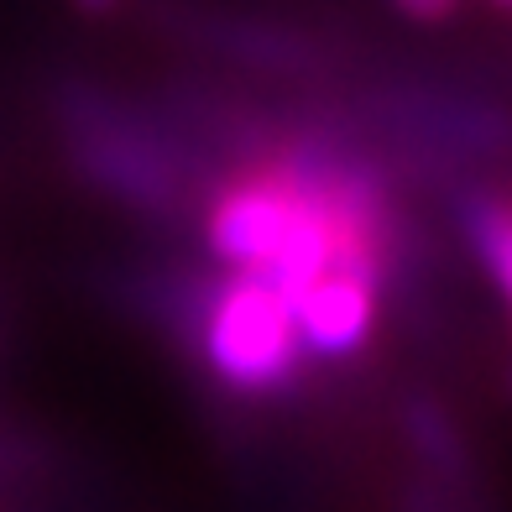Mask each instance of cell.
I'll list each match as a JSON object with an SVG mask.
<instances>
[{"label": "cell", "instance_id": "cell-3", "mask_svg": "<svg viewBox=\"0 0 512 512\" xmlns=\"http://www.w3.org/2000/svg\"><path fill=\"white\" fill-rule=\"evenodd\" d=\"M387 283L366 267H335L324 272L314 288L293 298V319L304 335V351L324 361H345L366 351L371 330H377V309H382Z\"/></svg>", "mask_w": 512, "mask_h": 512}, {"label": "cell", "instance_id": "cell-10", "mask_svg": "<svg viewBox=\"0 0 512 512\" xmlns=\"http://www.w3.org/2000/svg\"><path fill=\"white\" fill-rule=\"evenodd\" d=\"M497 6H507V11H512V0H497Z\"/></svg>", "mask_w": 512, "mask_h": 512}, {"label": "cell", "instance_id": "cell-8", "mask_svg": "<svg viewBox=\"0 0 512 512\" xmlns=\"http://www.w3.org/2000/svg\"><path fill=\"white\" fill-rule=\"evenodd\" d=\"M74 6H79V11H89V16H105V11L115 6V0H74Z\"/></svg>", "mask_w": 512, "mask_h": 512}, {"label": "cell", "instance_id": "cell-4", "mask_svg": "<svg viewBox=\"0 0 512 512\" xmlns=\"http://www.w3.org/2000/svg\"><path fill=\"white\" fill-rule=\"evenodd\" d=\"M403 429H408V445H413L418 465H424V481L450 502V512H476L481 476H476V455L465 445L455 418L434 398H408Z\"/></svg>", "mask_w": 512, "mask_h": 512}, {"label": "cell", "instance_id": "cell-9", "mask_svg": "<svg viewBox=\"0 0 512 512\" xmlns=\"http://www.w3.org/2000/svg\"><path fill=\"white\" fill-rule=\"evenodd\" d=\"M507 398H512V371H507Z\"/></svg>", "mask_w": 512, "mask_h": 512}, {"label": "cell", "instance_id": "cell-2", "mask_svg": "<svg viewBox=\"0 0 512 512\" xmlns=\"http://www.w3.org/2000/svg\"><path fill=\"white\" fill-rule=\"evenodd\" d=\"M63 131H68V147H74V162L115 199L142 204V209H173L183 189H189L168 136L152 131L147 115L115 105L110 95L68 89Z\"/></svg>", "mask_w": 512, "mask_h": 512}, {"label": "cell", "instance_id": "cell-7", "mask_svg": "<svg viewBox=\"0 0 512 512\" xmlns=\"http://www.w3.org/2000/svg\"><path fill=\"white\" fill-rule=\"evenodd\" d=\"M398 6H403L413 21H445L460 0H398Z\"/></svg>", "mask_w": 512, "mask_h": 512}, {"label": "cell", "instance_id": "cell-5", "mask_svg": "<svg viewBox=\"0 0 512 512\" xmlns=\"http://www.w3.org/2000/svg\"><path fill=\"white\" fill-rule=\"evenodd\" d=\"M455 225L481 272L492 277V288L502 293V304L512 314V194L497 189H465L455 199Z\"/></svg>", "mask_w": 512, "mask_h": 512}, {"label": "cell", "instance_id": "cell-6", "mask_svg": "<svg viewBox=\"0 0 512 512\" xmlns=\"http://www.w3.org/2000/svg\"><path fill=\"white\" fill-rule=\"evenodd\" d=\"M403 512H450V502L439 497L429 481H418V486H408V497H403Z\"/></svg>", "mask_w": 512, "mask_h": 512}, {"label": "cell", "instance_id": "cell-1", "mask_svg": "<svg viewBox=\"0 0 512 512\" xmlns=\"http://www.w3.org/2000/svg\"><path fill=\"white\" fill-rule=\"evenodd\" d=\"M189 335L204 366L215 371V382H225L241 398L288 392L309 356L293 304L267 277H251V272H225L194 293Z\"/></svg>", "mask_w": 512, "mask_h": 512}]
</instances>
